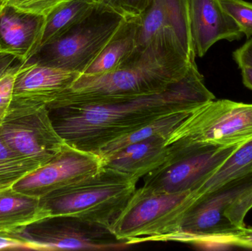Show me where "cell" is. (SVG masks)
Here are the masks:
<instances>
[{
	"label": "cell",
	"instance_id": "cell-1",
	"mask_svg": "<svg viewBox=\"0 0 252 251\" xmlns=\"http://www.w3.org/2000/svg\"><path fill=\"white\" fill-rule=\"evenodd\" d=\"M215 99L195 63L182 79L159 92L103 106L47 109L66 144L96 154L105 144L157 119L195 110Z\"/></svg>",
	"mask_w": 252,
	"mask_h": 251
},
{
	"label": "cell",
	"instance_id": "cell-2",
	"mask_svg": "<svg viewBox=\"0 0 252 251\" xmlns=\"http://www.w3.org/2000/svg\"><path fill=\"white\" fill-rule=\"evenodd\" d=\"M194 63L173 52L148 48L115 72L82 74L47 107L103 106L159 92L182 79Z\"/></svg>",
	"mask_w": 252,
	"mask_h": 251
},
{
	"label": "cell",
	"instance_id": "cell-3",
	"mask_svg": "<svg viewBox=\"0 0 252 251\" xmlns=\"http://www.w3.org/2000/svg\"><path fill=\"white\" fill-rule=\"evenodd\" d=\"M137 180L102 167L95 173L40 199L49 216L69 215L110 228L136 190Z\"/></svg>",
	"mask_w": 252,
	"mask_h": 251
},
{
	"label": "cell",
	"instance_id": "cell-4",
	"mask_svg": "<svg viewBox=\"0 0 252 251\" xmlns=\"http://www.w3.org/2000/svg\"><path fill=\"white\" fill-rule=\"evenodd\" d=\"M196 192L154 193L136 188L110 229L129 245L169 242L179 232L187 212L198 200Z\"/></svg>",
	"mask_w": 252,
	"mask_h": 251
},
{
	"label": "cell",
	"instance_id": "cell-5",
	"mask_svg": "<svg viewBox=\"0 0 252 251\" xmlns=\"http://www.w3.org/2000/svg\"><path fill=\"white\" fill-rule=\"evenodd\" d=\"M241 144L219 147L184 141L169 144L165 162L144 177L142 188L154 193L197 190Z\"/></svg>",
	"mask_w": 252,
	"mask_h": 251
},
{
	"label": "cell",
	"instance_id": "cell-6",
	"mask_svg": "<svg viewBox=\"0 0 252 251\" xmlns=\"http://www.w3.org/2000/svg\"><path fill=\"white\" fill-rule=\"evenodd\" d=\"M252 139V104L216 99L193 111L167 139V145L199 143L238 145Z\"/></svg>",
	"mask_w": 252,
	"mask_h": 251
},
{
	"label": "cell",
	"instance_id": "cell-7",
	"mask_svg": "<svg viewBox=\"0 0 252 251\" xmlns=\"http://www.w3.org/2000/svg\"><path fill=\"white\" fill-rule=\"evenodd\" d=\"M0 137L18 154L38 167L54 159L66 142L43 103L12 100L0 120Z\"/></svg>",
	"mask_w": 252,
	"mask_h": 251
},
{
	"label": "cell",
	"instance_id": "cell-8",
	"mask_svg": "<svg viewBox=\"0 0 252 251\" xmlns=\"http://www.w3.org/2000/svg\"><path fill=\"white\" fill-rule=\"evenodd\" d=\"M124 22L113 13L95 10L84 22L41 48L28 62L84 74Z\"/></svg>",
	"mask_w": 252,
	"mask_h": 251
},
{
	"label": "cell",
	"instance_id": "cell-9",
	"mask_svg": "<svg viewBox=\"0 0 252 251\" xmlns=\"http://www.w3.org/2000/svg\"><path fill=\"white\" fill-rule=\"evenodd\" d=\"M31 250H122L130 247L109 227L69 215L49 216L10 234Z\"/></svg>",
	"mask_w": 252,
	"mask_h": 251
},
{
	"label": "cell",
	"instance_id": "cell-10",
	"mask_svg": "<svg viewBox=\"0 0 252 251\" xmlns=\"http://www.w3.org/2000/svg\"><path fill=\"white\" fill-rule=\"evenodd\" d=\"M252 186V173L241 177L201 196L189 209L172 241L197 246H226L240 229L227 218L229 206Z\"/></svg>",
	"mask_w": 252,
	"mask_h": 251
},
{
	"label": "cell",
	"instance_id": "cell-11",
	"mask_svg": "<svg viewBox=\"0 0 252 251\" xmlns=\"http://www.w3.org/2000/svg\"><path fill=\"white\" fill-rule=\"evenodd\" d=\"M136 21V53L148 48L162 49L195 62L188 0H149Z\"/></svg>",
	"mask_w": 252,
	"mask_h": 251
},
{
	"label": "cell",
	"instance_id": "cell-12",
	"mask_svg": "<svg viewBox=\"0 0 252 251\" xmlns=\"http://www.w3.org/2000/svg\"><path fill=\"white\" fill-rule=\"evenodd\" d=\"M103 167L97 155L66 144L50 162L25 175L12 185L15 191L32 197L46 195L78 182Z\"/></svg>",
	"mask_w": 252,
	"mask_h": 251
},
{
	"label": "cell",
	"instance_id": "cell-13",
	"mask_svg": "<svg viewBox=\"0 0 252 251\" xmlns=\"http://www.w3.org/2000/svg\"><path fill=\"white\" fill-rule=\"evenodd\" d=\"M191 32L196 57L205 56L221 40L238 41L244 33L220 0H188Z\"/></svg>",
	"mask_w": 252,
	"mask_h": 251
},
{
	"label": "cell",
	"instance_id": "cell-14",
	"mask_svg": "<svg viewBox=\"0 0 252 251\" xmlns=\"http://www.w3.org/2000/svg\"><path fill=\"white\" fill-rule=\"evenodd\" d=\"M81 74L34 62L23 63L15 78L13 99L47 106L69 89Z\"/></svg>",
	"mask_w": 252,
	"mask_h": 251
},
{
	"label": "cell",
	"instance_id": "cell-15",
	"mask_svg": "<svg viewBox=\"0 0 252 251\" xmlns=\"http://www.w3.org/2000/svg\"><path fill=\"white\" fill-rule=\"evenodd\" d=\"M46 18L4 4L0 12V53L27 63L38 51Z\"/></svg>",
	"mask_w": 252,
	"mask_h": 251
},
{
	"label": "cell",
	"instance_id": "cell-16",
	"mask_svg": "<svg viewBox=\"0 0 252 251\" xmlns=\"http://www.w3.org/2000/svg\"><path fill=\"white\" fill-rule=\"evenodd\" d=\"M167 138L155 136L100 158L103 167L139 180L161 166L168 156Z\"/></svg>",
	"mask_w": 252,
	"mask_h": 251
},
{
	"label": "cell",
	"instance_id": "cell-17",
	"mask_svg": "<svg viewBox=\"0 0 252 251\" xmlns=\"http://www.w3.org/2000/svg\"><path fill=\"white\" fill-rule=\"evenodd\" d=\"M137 29L136 19L124 20L118 32L87 68L84 75H103L127 66L137 51Z\"/></svg>",
	"mask_w": 252,
	"mask_h": 251
},
{
	"label": "cell",
	"instance_id": "cell-18",
	"mask_svg": "<svg viewBox=\"0 0 252 251\" xmlns=\"http://www.w3.org/2000/svg\"><path fill=\"white\" fill-rule=\"evenodd\" d=\"M47 217L38 197L15 191L12 186L0 191V233L19 232Z\"/></svg>",
	"mask_w": 252,
	"mask_h": 251
},
{
	"label": "cell",
	"instance_id": "cell-19",
	"mask_svg": "<svg viewBox=\"0 0 252 251\" xmlns=\"http://www.w3.org/2000/svg\"><path fill=\"white\" fill-rule=\"evenodd\" d=\"M94 10L93 0H70L56 9L46 18L38 51L84 22Z\"/></svg>",
	"mask_w": 252,
	"mask_h": 251
},
{
	"label": "cell",
	"instance_id": "cell-20",
	"mask_svg": "<svg viewBox=\"0 0 252 251\" xmlns=\"http://www.w3.org/2000/svg\"><path fill=\"white\" fill-rule=\"evenodd\" d=\"M250 173H252V139L238 147L195 192L200 198L227 183Z\"/></svg>",
	"mask_w": 252,
	"mask_h": 251
},
{
	"label": "cell",
	"instance_id": "cell-21",
	"mask_svg": "<svg viewBox=\"0 0 252 251\" xmlns=\"http://www.w3.org/2000/svg\"><path fill=\"white\" fill-rule=\"evenodd\" d=\"M193 111L178 112L163 116L133 132L129 133L124 137H120L105 144L97 152L96 155L101 158L114 153L128 144L155 136H162L167 139L170 134L179 127Z\"/></svg>",
	"mask_w": 252,
	"mask_h": 251
},
{
	"label": "cell",
	"instance_id": "cell-22",
	"mask_svg": "<svg viewBox=\"0 0 252 251\" xmlns=\"http://www.w3.org/2000/svg\"><path fill=\"white\" fill-rule=\"evenodd\" d=\"M38 168L12 150L0 137V184L12 186Z\"/></svg>",
	"mask_w": 252,
	"mask_h": 251
},
{
	"label": "cell",
	"instance_id": "cell-23",
	"mask_svg": "<svg viewBox=\"0 0 252 251\" xmlns=\"http://www.w3.org/2000/svg\"><path fill=\"white\" fill-rule=\"evenodd\" d=\"M149 0H93L95 10L113 13L124 20L137 19Z\"/></svg>",
	"mask_w": 252,
	"mask_h": 251
},
{
	"label": "cell",
	"instance_id": "cell-24",
	"mask_svg": "<svg viewBox=\"0 0 252 251\" xmlns=\"http://www.w3.org/2000/svg\"><path fill=\"white\" fill-rule=\"evenodd\" d=\"M222 7L236 22L244 35L252 37V4L244 0H220Z\"/></svg>",
	"mask_w": 252,
	"mask_h": 251
},
{
	"label": "cell",
	"instance_id": "cell-25",
	"mask_svg": "<svg viewBox=\"0 0 252 251\" xmlns=\"http://www.w3.org/2000/svg\"><path fill=\"white\" fill-rule=\"evenodd\" d=\"M70 0H4L6 5L19 11L47 18Z\"/></svg>",
	"mask_w": 252,
	"mask_h": 251
},
{
	"label": "cell",
	"instance_id": "cell-26",
	"mask_svg": "<svg viewBox=\"0 0 252 251\" xmlns=\"http://www.w3.org/2000/svg\"><path fill=\"white\" fill-rule=\"evenodd\" d=\"M252 208V186L229 206L225 215L235 226L244 228V219Z\"/></svg>",
	"mask_w": 252,
	"mask_h": 251
},
{
	"label": "cell",
	"instance_id": "cell-27",
	"mask_svg": "<svg viewBox=\"0 0 252 251\" xmlns=\"http://www.w3.org/2000/svg\"><path fill=\"white\" fill-rule=\"evenodd\" d=\"M22 64V63H17L0 77V109L7 110L11 103L15 78Z\"/></svg>",
	"mask_w": 252,
	"mask_h": 251
},
{
	"label": "cell",
	"instance_id": "cell-28",
	"mask_svg": "<svg viewBox=\"0 0 252 251\" xmlns=\"http://www.w3.org/2000/svg\"><path fill=\"white\" fill-rule=\"evenodd\" d=\"M233 58L240 69L244 67L252 69V37L234 52Z\"/></svg>",
	"mask_w": 252,
	"mask_h": 251
},
{
	"label": "cell",
	"instance_id": "cell-29",
	"mask_svg": "<svg viewBox=\"0 0 252 251\" xmlns=\"http://www.w3.org/2000/svg\"><path fill=\"white\" fill-rule=\"evenodd\" d=\"M17 249V250H31L25 242L16 238L10 234L0 233V250Z\"/></svg>",
	"mask_w": 252,
	"mask_h": 251
},
{
	"label": "cell",
	"instance_id": "cell-30",
	"mask_svg": "<svg viewBox=\"0 0 252 251\" xmlns=\"http://www.w3.org/2000/svg\"><path fill=\"white\" fill-rule=\"evenodd\" d=\"M22 63L15 56L7 53H0V77L6 73L10 68L17 63Z\"/></svg>",
	"mask_w": 252,
	"mask_h": 251
},
{
	"label": "cell",
	"instance_id": "cell-31",
	"mask_svg": "<svg viewBox=\"0 0 252 251\" xmlns=\"http://www.w3.org/2000/svg\"><path fill=\"white\" fill-rule=\"evenodd\" d=\"M241 69L243 83L244 85L252 90V69L250 67H244Z\"/></svg>",
	"mask_w": 252,
	"mask_h": 251
},
{
	"label": "cell",
	"instance_id": "cell-32",
	"mask_svg": "<svg viewBox=\"0 0 252 251\" xmlns=\"http://www.w3.org/2000/svg\"><path fill=\"white\" fill-rule=\"evenodd\" d=\"M6 110H4V109H0V120H1V118L4 116V113H5Z\"/></svg>",
	"mask_w": 252,
	"mask_h": 251
},
{
	"label": "cell",
	"instance_id": "cell-33",
	"mask_svg": "<svg viewBox=\"0 0 252 251\" xmlns=\"http://www.w3.org/2000/svg\"><path fill=\"white\" fill-rule=\"evenodd\" d=\"M4 0H0V12L4 6Z\"/></svg>",
	"mask_w": 252,
	"mask_h": 251
},
{
	"label": "cell",
	"instance_id": "cell-34",
	"mask_svg": "<svg viewBox=\"0 0 252 251\" xmlns=\"http://www.w3.org/2000/svg\"><path fill=\"white\" fill-rule=\"evenodd\" d=\"M11 187V186L9 185H1V184H0V191L1 190H4V189L7 188V187Z\"/></svg>",
	"mask_w": 252,
	"mask_h": 251
}]
</instances>
